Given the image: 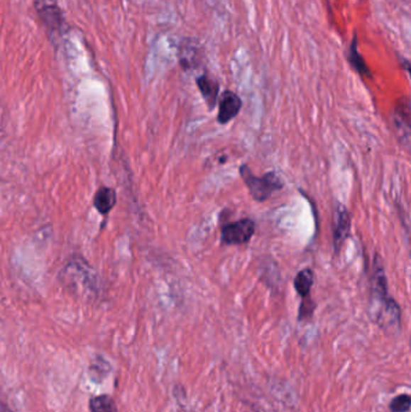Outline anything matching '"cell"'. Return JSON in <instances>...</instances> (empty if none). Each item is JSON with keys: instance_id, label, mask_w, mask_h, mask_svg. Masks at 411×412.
Segmentation results:
<instances>
[{"instance_id": "4fadbf2b", "label": "cell", "mask_w": 411, "mask_h": 412, "mask_svg": "<svg viewBox=\"0 0 411 412\" xmlns=\"http://www.w3.org/2000/svg\"><path fill=\"white\" fill-rule=\"evenodd\" d=\"M91 412H119L116 403L108 394L93 396L89 401Z\"/></svg>"}, {"instance_id": "7a4b0ae2", "label": "cell", "mask_w": 411, "mask_h": 412, "mask_svg": "<svg viewBox=\"0 0 411 412\" xmlns=\"http://www.w3.org/2000/svg\"><path fill=\"white\" fill-rule=\"evenodd\" d=\"M239 172L252 198L258 203L268 201L274 193L285 187L284 181L275 172H267L263 177H256L248 165H243L240 167Z\"/></svg>"}, {"instance_id": "277c9868", "label": "cell", "mask_w": 411, "mask_h": 412, "mask_svg": "<svg viewBox=\"0 0 411 412\" xmlns=\"http://www.w3.org/2000/svg\"><path fill=\"white\" fill-rule=\"evenodd\" d=\"M36 12L51 34L60 35L65 30V20L57 0H35Z\"/></svg>"}, {"instance_id": "5b68a950", "label": "cell", "mask_w": 411, "mask_h": 412, "mask_svg": "<svg viewBox=\"0 0 411 412\" xmlns=\"http://www.w3.org/2000/svg\"><path fill=\"white\" fill-rule=\"evenodd\" d=\"M256 223L251 218L231 222L221 229V243L227 246L248 244L255 234Z\"/></svg>"}, {"instance_id": "8fae6325", "label": "cell", "mask_w": 411, "mask_h": 412, "mask_svg": "<svg viewBox=\"0 0 411 412\" xmlns=\"http://www.w3.org/2000/svg\"><path fill=\"white\" fill-rule=\"evenodd\" d=\"M349 62L351 65V68L355 70L361 77H371V72L366 65V60L363 57L361 56L357 48V36H354L351 45H350V50H349L348 55Z\"/></svg>"}, {"instance_id": "ba28073f", "label": "cell", "mask_w": 411, "mask_h": 412, "mask_svg": "<svg viewBox=\"0 0 411 412\" xmlns=\"http://www.w3.org/2000/svg\"><path fill=\"white\" fill-rule=\"evenodd\" d=\"M243 108V101L240 96L232 91H224L219 99V115L217 122L227 124L239 115Z\"/></svg>"}, {"instance_id": "52a82bcc", "label": "cell", "mask_w": 411, "mask_h": 412, "mask_svg": "<svg viewBox=\"0 0 411 412\" xmlns=\"http://www.w3.org/2000/svg\"><path fill=\"white\" fill-rule=\"evenodd\" d=\"M204 60V50L198 41L187 38L179 45V63L185 70H196Z\"/></svg>"}, {"instance_id": "3957f363", "label": "cell", "mask_w": 411, "mask_h": 412, "mask_svg": "<svg viewBox=\"0 0 411 412\" xmlns=\"http://www.w3.org/2000/svg\"><path fill=\"white\" fill-rule=\"evenodd\" d=\"M410 99L409 96H404L395 104L392 124L400 144L405 148L410 147Z\"/></svg>"}, {"instance_id": "5bb4252c", "label": "cell", "mask_w": 411, "mask_h": 412, "mask_svg": "<svg viewBox=\"0 0 411 412\" xmlns=\"http://www.w3.org/2000/svg\"><path fill=\"white\" fill-rule=\"evenodd\" d=\"M411 398L409 394H400L392 399L388 405L391 412H407L410 410Z\"/></svg>"}, {"instance_id": "9c48e42d", "label": "cell", "mask_w": 411, "mask_h": 412, "mask_svg": "<svg viewBox=\"0 0 411 412\" xmlns=\"http://www.w3.org/2000/svg\"><path fill=\"white\" fill-rule=\"evenodd\" d=\"M196 84L200 94L207 103V106L210 111H212L219 101V94H220L219 81H216L208 74H203V75L197 77Z\"/></svg>"}, {"instance_id": "7c38bea8", "label": "cell", "mask_w": 411, "mask_h": 412, "mask_svg": "<svg viewBox=\"0 0 411 412\" xmlns=\"http://www.w3.org/2000/svg\"><path fill=\"white\" fill-rule=\"evenodd\" d=\"M295 291L302 298L310 296V291L314 284V272L310 268H304L300 270L293 281Z\"/></svg>"}, {"instance_id": "6da1fadb", "label": "cell", "mask_w": 411, "mask_h": 412, "mask_svg": "<svg viewBox=\"0 0 411 412\" xmlns=\"http://www.w3.org/2000/svg\"><path fill=\"white\" fill-rule=\"evenodd\" d=\"M369 315L379 328L386 332L400 330L402 310L398 303L388 294V279L381 257L376 253L371 274Z\"/></svg>"}, {"instance_id": "30bf717a", "label": "cell", "mask_w": 411, "mask_h": 412, "mask_svg": "<svg viewBox=\"0 0 411 412\" xmlns=\"http://www.w3.org/2000/svg\"><path fill=\"white\" fill-rule=\"evenodd\" d=\"M116 191L103 186L97 191L94 199H93V204L102 215H108L109 212L111 211L114 206L116 205Z\"/></svg>"}, {"instance_id": "8992f818", "label": "cell", "mask_w": 411, "mask_h": 412, "mask_svg": "<svg viewBox=\"0 0 411 412\" xmlns=\"http://www.w3.org/2000/svg\"><path fill=\"white\" fill-rule=\"evenodd\" d=\"M351 233V217L345 205L336 204L334 208V226H333V248L336 255L348 240Z\"/></svg>"}, {"instance_id": "9a60e30c", "label": "cell", "mask_w": 411, "mask_h": 412, "mask_svg": "<svg viewBox=\"0 0 411 412\" xmlns=\"http://www.w3.org/2000/svg\"><path fill=\"white\" fill-rule=\"evenodd\" d=\"M316 305L312 299V296H307L302 298V304H300V313H298V320L305 321L312 318L315 311Z\"/></svg>"}]
</instances>
